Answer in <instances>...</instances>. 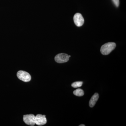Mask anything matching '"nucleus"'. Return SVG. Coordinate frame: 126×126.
<instances>
[{"instance_id": "nucleus-10", "label": "nucleus", "mask_w": 126, "mask_h": 126, "mask_svg": "<svg viewBox=\"0 0 126 126\" xmlns=\"http://www.w3.org/2000/svg\"><path fill=\"white\" fill-rule=\"evenodd\" d=\"M113 4L116 7H118L119 5V0H112Z\"/></svg>"}, {"instance_id": "nucleus-2", "label": "nucleus", "mask_w": 126, "mask_h": 126, "mask_svg": "<svg viewBox=\"0 0 126 126\" xmlns=\"http://www.w3.org/2000/svg\"><path fill=\"white\" fill-rule=\"evenodd\" d=\"M16 75L19 79L24 82H29L31 80L30 75L25 71L20 70L17 72Z\"/></svg>"}, {"instance_id": "nucleus-1", "label": "nucleus", "mask_w": 126, "mask_h": 126, "mask_svg": "<svg viewBox=\"0 0 126 126\" xmlns=\"http://www.w3.org/2000/svg\"><path fill=\"white\" fill-rule=\"evenodd\" d=\"M116 47V44L112 42L106 43L101 47V53L104 55L109 54Z\"/></svg>"}, {"instance_id": "nucleus-8", "label": "nucleus", "mask_w": 126, "mask_h": 126, "mask_svg": "<svg viewBox=\"0 0 126 126\" xmlns=\"http://www.w3.org/2000/svg\"><path fill=\"white\" fill-rule=\"evenodd\" d=\"M73 94L74 95L78 96H82L84 94V92L82 89H78L73 92Z\"/></svg>"}, {"instance_id": "nucleus-7", "label": "nucleus", "mask_w": 126, "mask_h": 126, "mask_svg": "<svg viewBox=\"0 0 126 126\" xmlns=\"http://www.w3.org/2000/svg\"><path fill=\"white\" fill-rule=\"evenodd\" d=\"M99 97V94L97 93H96L93 95L89 101V105L90 107L93 108L94 107L98 100Z\"/></svg>"}, {"instance_id": "nucleus-3", "label": "nucleus", "mask_w": 126, "mask_h": 126, "mask_svg": "<svg viewBox=\"0 0 126 126\" xmlns=\"http://www.w3.org/2000/svg\"><path fill=\"white\" fill-rule=\"evenodd\" d=\"M23 119L25 123L29 126H33L35 124V116L33 114L24 115Z\"/></svg>"}, {"instance_id": "nucleus-11", "label": "nucleus", "mask_w": 126, "mask_h": 126, "mask_svg": "<svg viewBox=\"0 0 126 126\" xmlns=\"http://www.w3.org/2000/svg\"><path fill=\"white\" fill-rule=\"evenodd\" d=\"M79 126H85V125L84 124H81V125H79Z\"/></svg>"}, {"instance_id": "nucleus-12", "label": "nucleus", "mask_w": 126, "mask_h": 126, "mask_svg": "<svg viewBox=\"0 0 126 126\" xmlns=\"http://www.w3.org/2000/svg\"><path fill=\"white\" fill-rule=\"evenodd\" d=\"M69 58H70V57H71V56H70V55H69Z\"/></svg>"}, {"instance_id": "nucleus-4", "label": "nucleus", "mask_w": 126, "mask_h": 126, "mask_svg": "<svg viewBox=\"0 0 126 126\" xmlns=\"http://www.w3.org/2000/svg\"><path fill=\"white\" fill-rule=\"evenodd\" d=\"M69 57L68 54L65 53H60L55 57V60L56 63H66L69 60Z\"/></svg>"}, {"instance_id": "nucleus-9", "label": "nucleus", "mask_w": 126, "mask_h": 126, "mask_svg": "<svg viewBox=\"0 0 126 126\" xmlns=\"http://www.w3.org/2000/svg\"><path fill=\"white\" fill-rule=\"evenodd\" d=\"M82 84L83 82L82 81H77L73 83L72 84V86L74 88H79L81 87Z\"/></svg>"}, {"instance_id": "nucleus-5", "label": "nucleus", "mask_w": 126, "mask_h": 126, "mask_svg": "<svg viewBox=\"0 0 126 126\" xmlns=\"http://www.w3.org/2000/svg\"><path fill=\"white\" fill-rule=\"evenodd\" d=\"M74 21L77 26L80 27L83 25L84 23V19L81 14L77 13L74 16Z\"/></svg>"}, {"instance_id": "nucleus-6", "label": "nucleus", "mask_w": 126, "mask_h": 126, "mask_svg": "<svg viewBox=\"0 0 126 126\" xmlns=\"http://www.w3.org/2000/svg\"><path fill=\"white\" fill-rule=\"evenodd\" d=\"M35 124L38 126H42L47 123L46 115L38 114L35 116Z\"/></svg>"}]
</instances>
